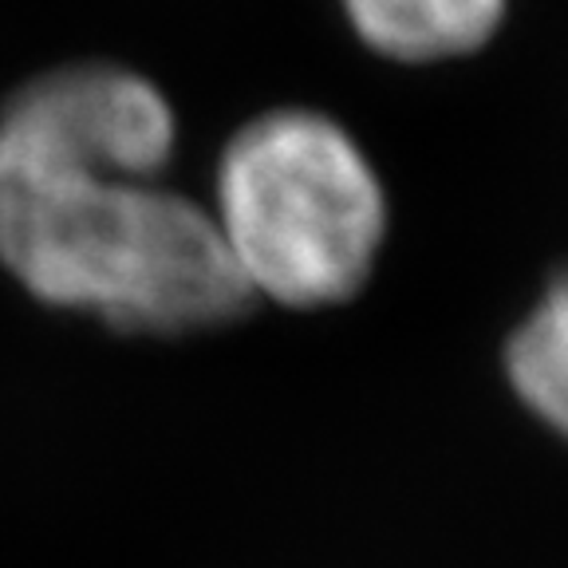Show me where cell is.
Wrapping results in <instances>:
<instances>
[{
  "mask_svg": "<svg viewBox=\"0 0 568 568\" xmlns=\"http://www.w3.org/2000/svg\"><path fill=\"white\" fill-rule=\"evenodd\" d=\"M0 268L119 336H194L257 308L202 202L106 166L0 170Z\"/></svg>",
  "mask_w": 568,
  "mask_h": 568,
  "instance_id": "1",
  "label": "cell"
},
{
  "mask_svg": "<svg viewBox=\"0 0 568 568\" xmlns=\"http://www.w3.org/2000/svg\"><path fill=\"white\" fill-rule=\"evenodd\" d=\"M210 213L253 301L281 308L352 301L387 237L367 154L308 106L265 111L225 142Z\"/></svg>",
  "mask_w": 568,
  "mask_h": 568,
  "instance_id": "2",
  "label": "cell"
},
{
  "mask_svg": "<svg viewBox=\"0 0 568 568\" xmlns=\"http://www.w3.org/2000/svg\"><path fill=\"white\" fill-rule=\"evenodd\" d=\"M174 146L170 99L126 63H60L0 103V170L106 166L162 178Z\"/></svg>",
  "mask_w": 568,
  "mask_h": 568,
  "instance_id": "3",
  "label": "cell"
},
{
  "mask_svg": "<svg viewBox=\"0 0 568 568\" xmlns=\"http://www.w3.org/2000/svg\"><path fill=\"white\" fill-rule=\"evenodd\" d=\"M509 0H344L355 36L399 63L470 55L494 40Z\"/></svg>",
  "mask_w": 568,
  "mask_h": 568,
  "instance_id": "4",
  "label": "cell"
},
{
  "mask_svg": "<svg viewBox=\"0 0 568 568\" xmlns=\"http://www.w3.org/2000/svg\"><path fill=\"white\" fill-rule=\"evenodd\" d=\"M506 367L529 410L568 438V268L552 276L541 301L514 328Z\"/></svg>",
  "mask_w": 568,
  "mask_h": 568,
  "instance_id": "5",
  "label": "cell"
}]
</instances>
